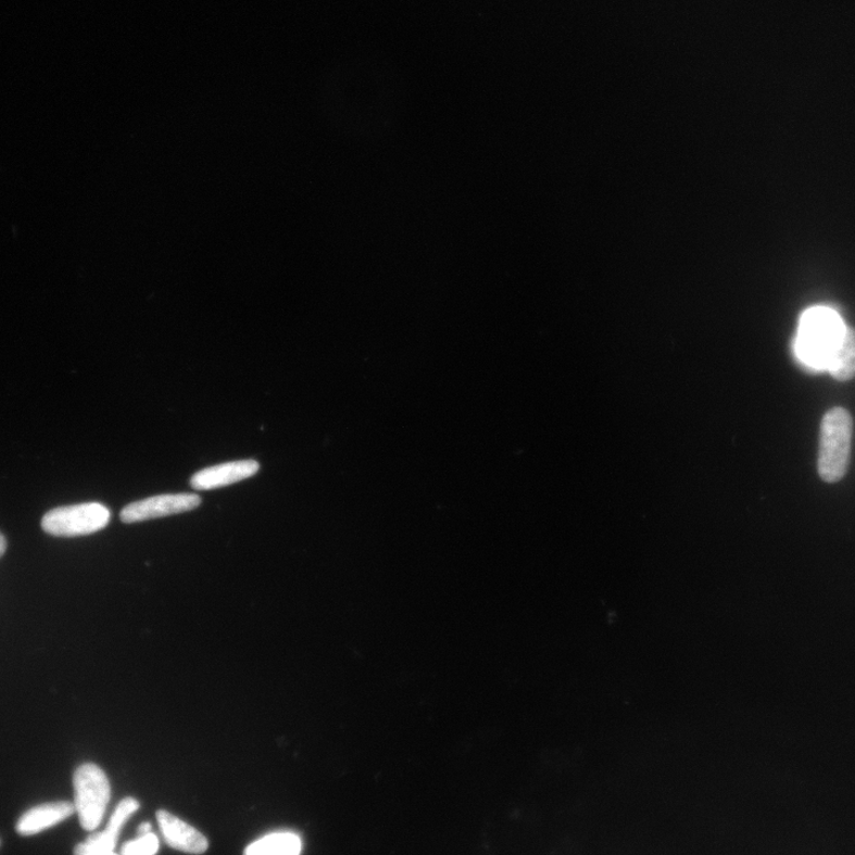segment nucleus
I'll use <instances>...</instances> for the list:
<instances>
[{"mask_svg": "<svg viewBox=\"0 0 855 855\" xmlns=\"http://www.w3.org/2000/svg\"><path fill=\"white\" fill-rule=\"evenodd\" d=\"M138 837H143L151 833V825L146 822L138 828Z\"/></svg>", "mask_w": 855, "mask_h": 855, "instance_id": "nucleus-14", "label": "nucleus"}, {"mask_svg": "<svg viewBox=\"0 0 855 855\" xmlns=\"http://www.w3.org/2000/svg\"><path fill=\"white\" fill-rule=\"evenodd\" d=\"M7 540L2 533H0V557H2L7 551Z\"/></svg>", "mask_w": 855, "mask_h": 855, "instance_id": "nucleus-15", "label": "nucleus"}, {"mask_svg": "<svg viewBox=\"0 0 855 855\" xmlns=\"http://www.w3.org/2000/svg\"><path fill=\"white\" fill-rule=\"evenodd\" d=\"M200 504L201 498L194 493L149 496L125 506L121 513V520L126 525H133V523L193 512Z\"/></svg>", "mask_w": 855, "mask_h": 855, "instance_id": "nucleus-5", "label": "nucleus"}, {"mask_svg": "<svg viewBox=\"0 0 855 855\" xmlns=\"http://www.w3.org/2000/svg\"><path fill=\"white\" fill-rule=\"evenodd\" d=\"M853 419L842 407L829 411L821 424L819 475L833 483L845 477L851 456Z\"/></svg>", "mask_w": 855, "mask_h": 855, "instance_id": "nucleus-2", "label": "nucleus"}, {"mask_svg": "<svg viewBox=\"0 0 855 855\" xmlns=\"http://www.w3.org/2000/svg\"><path fill=\"white\" fill-rule=\"evenodd\" d=\"M74 855H118L114 851L100 850L89 846L84 842L74 848Z\"/></svg>", "mask_w": 855, "mask_h": 855, "instance_id": "nucleus-13", "label": "nucleus"}, {"mask_svg": "<svg viewBox=\"0 0 855 855\" xmlns=\"http://www.w3.org/2000/svg\"><path fill=\"white\" fill-rule=\"evenodd\" d=\"M827 373L840 381H847L855 377V329L847 326L844 337L840 340Z\"/></svg>", "mask_w": 855, "mask_h": 855, "instance_id": "nucleus-10", "label": "nucleus"}, {"mask_svg": "<svg viewBox=\"0 0 855 855\" xmlns=\"http://www.w3.org/2000/svg\"><path fill=\"white\" fill-rule=\"evenodd\" d=\"M159 848V838L150 833L126 842L122 848V855H156Z\"/></svg>", "mask_w": 855, "mask_h": 855, "instance_id": "nucleus-12", "label": "nucleus"}, {"mask_svg": "<svg viewBox=\"0 0 855 855\" xmlns=\"http://www.w3.org/2000/svg\"><path fill=\"white\" fill-rule=\"evenodd\" d=\"M259 470L260 464L254 461L225 463L198 471L191 477L190 485L198 491L216 490L249 479Z\"/></svg>", "mask_w": 855, "mask_h": 855, "instance_id": "nucleus-6", "label": "nucleus"}, {"mask_svg": "<svg viewBox=\"0 0 855 855\" xmlns=\"http://www.w3.org/2000/svg\"><path fill=\"white\" fill-rule=\"evenodd\" d=\"M75 812L85 831L92 832L104 819L111 785L104 770L92 763L83 764L73 777Z\"/></svg>", "mask_w": 855, "mask_h": 855, "instance_id": "nucleus-3", "label": "nucleus"}, {"mask_svg": "<svg viewBox=\"0 0 855 855\" xmlns=\"http://www.w3.org/2000/svg\"><path fill=\"white\" fill-rule=\"evenodd\" d=\"M301 839L292 833H275L253 842L246 855H300Z\"/></svg>", "mask_w": 855, "mask_h": 855, "instance_id": "nucleus-11", "label": "nucleus"}, {"mask_svg": "<svg viewBox=\"0 0 855 855\" xmlns=\"http://www.w3.org/2000/svg\"><path fill=\"white\" fill-rule=\"evenodd\" d=\"M75 813L74 804L66 801L40 804L25 812L16 823V832L23 837L40 834L67 819Z\"/></svg>", "mask_w": 855, "mask_h": 855, "instance_id": "nucleus-8", "label": "nucleus"}, {"mask_svg": "<svg viewBox=\"0 0 855 855\" xmlns=\"http://www.w3.org/2000/svg\"><path fill=\"white\" fill-rule=\"evenodd\" d=\"M847 326L839 313L829 307H814L800 318L794 352L797 361L815 373L827 372L829 360Z\"/></svg>", "mask_w": 855, "mask_h": 855, "instance_id": "nucleus-1", "label": "nucleus"}, {"mask_svg": "<svg viewBox=\"0 0 855 855\" xmlns=\"http://www.w3.org/2000/svg\"><path fill=\"white\" fill-rule=\"evenodd\" d=\"M110 519L105 505L83 503L50 510L42 518V529L56 538H78L103 530Z\"/></svg>", "mask_w": 855, "mask_h": 855, "instance_id": "nucleus-4", "label": "nucleus"}, {"mask_svg": "<svg viewBox=\"0 0 855 855\" xmlns=\"http://www.w3.org/2000/svg\"><path fill=\"white\" fill-rule=\"evenodd\" d=\"M156 818L165 844L169 847L188 854H202L208 851V839L194 827L167 810H159Z\"/></svg>", "mask_w": 855, "mask_h": 855, "instance_id": "nucleus-7", "label": "nucleus"}, {"mask_svg": "<svg viewBox=\"0 0 855 855\" xmlns=\"http://www.w3.org/2000/svg\"><path fill=\"white\" fill-rule=\"evenodd\" d=\"M138 808L139 802L136 799H124L112 814L105 831L89 835L85 841L86 844L100 850L114 851L117 846L122 828Z\"/></svg>", "mask_w": 855, "mask_h": 855, "instance_id": "nucleus-9", "label": "nucleus"}]
</instances>
